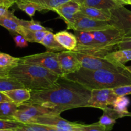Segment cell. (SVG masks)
Wrapping results in <instances>:
<instances>
[{
  "label": "cell",
  "mask_w": 131,
  "mask_h": 131,
  "mask_svg": "<svg viewBox=\"0 0 131 131\" xmlns=\"http://www.w3.org/2000/svg\"><path fill=\"white\" fill-rule=\"evenodd\" d=\"M126 68H127V70H128V71H129L131 73V66H126Z\"/></svg>",
  "instance_id": "7bdbcfd3"
},
{
  "label": "cell",
  "mask_w": 131,
  "mask_h": 131,
  "mask_svg": "<svg viewBox=\"0 0 131 131\" xmlns=\"http://www.w3.org/2000/svg\"><path fill=\"white\" fill-rule=\"evenodd\" d=\"M80 12L84 16L96 21L109 22L111 19V12L109 10L80 6Z\"/></svg>",
  "instance_id": "ac0fdd59"
},
{
  "label": "cell",
  "mask_w": 131,
  "mask_h": 131,
  "mask_svg": "<svg viewBox=\"0 0 131 131\" xmlns=\"http://www.w3.org/2000/svg\"><path fill=\"white\" fill-rule=\"evenodd\" d=\"M48 31H31L21 26L19 34L23 36L28 42L41 44Z\"/></svg>",
  "instance_id": "cb8c5ba5"
},
{
  "label": "cell",
  "mask_w": 131,
  "mask_h": 131,
  "mask_svg": "<svg viewBox=\"0 0 131 131\" xmlns=\"http://www.w3.org/2000/svg\"><path fill=\"white\" fill-rule=\"evenodd\" d=\"M129 104L130 100L128 98L125 96H117L111 106L122 117L131 116V113L128 110Z\"/></svg>",
  "instance_id": "d4e9b609"
},
{
  "label": "cell",
  "mask_w": 131,
  "mask_h": 131,
  "mask_svg": "<svg viewBox=\"0 0 131 131\" xmlns=\"http://www.w3.org/2000/svg\"><path fill=\"white\" fill-rule=\"evenodd\" d=\"M78 60L81 64L82 68L90 70H109L113 71H126V66H118L109 62L105 58L93 55H85L80 53L75 52Z\"/></svg>",
  "instance_id": "5b68a950"
},
{
  "label": "cell",
  "mask_w": 131,
  "mask_h": 131,
  "mask_svg": "<svg viewBox=\"0 0 131 131\" xmlns=\"http://www.w3.org/2000/svg\"><path fill=\"white\" fill-rule=\"evenodd\" d=\"M117 1L123 6L125 5H128V0H117Z\"/></svg>",
  "instance_id": "60d3db41"
},
{
  "label": "cell",
  "mask_w": 131,
  "mask_h": 131,
  "mask_svg": "<svg viewBox=\"0 0 131 131\" xmlns=\"http://www.w3.org/2000/svg\"><path fill=\"white\" fill-rule=\"evenodd\" d=\"M80 5L71 0L58 7L54 12H56L66 23L68 30H71L75 15L80 11Z\"/></svg>",
  "instance_id": "4fadbf2b"
},
{
  "label": "cell",
  "mask_w": 131,
  "mask_h": 131,
  "mask_svg": "<svg viewBox=\"0 0 131 131\" xmlns=\"http://www.w3.org/2000/svg\"><path fill=\"white\" fill-rule=\"evenodd\" d=\"M18 109V106L12 102H0V118L5 119L15 120L14 115Z\"/></svg>",
  "instance_id": "4316f807"
},
{
  "label": "cell",
  "mask_w": 131,
  "mask_h": 131,
  "mask_svg": "<svg viewBox=\"0 0 131 131\" xmlns=\"http://www.w3.org/2000/svg\"><path fill=\"white\" fill-rule=\"evenodd\" d=\"M22 124L23 123L16 120L5 119L0 118V130H10L13 131L22 125Z\"/></svg>",
  "instance_id": "4dcf8cb0"
},
{
  "label": "cell",
  "mask_w": 131,
  "mask_h": 131,
  "mask_svg": "<svg viewBox=\"0 0 131 131\" xmlns=\"http://www.w3.org/2000/svg\"><path fill=\"white\" fill-rule=\"evenodd\" d=\"M74 34L76 36L77 40V46L75 50L80 48H91L99 45L94 40V36H93L92 32L75 30Z\"/></svg>",
  "instance_id": "7402d4cb"
},
{
  "label": "cell",
  "mask_w": 131,
  "mask_h": 131,
  "mask_svg": "<svg viewBox=\"0 0 131 131\" xmlns=\"http://www.w3.org/2000/svg\"><path fill=\"white\" fill-rule=\"evenodd\" d=\"M128 5H131V0H128Z\"/></svg>",
  "instance_id": "f6af8a7d"
},
{
  "label": "cell",
  "mask_w": 131,
  "mask_h": 131,
  "mask_svg": "<svg viewBox=\"0 0 131 131\" xmlns=\"http://www.w3.org/2000/svg\"><path fill=\"white\" fill-rule=\"evenodd\" d=\"M47 114H57L51 109L39 105L25 103L18 107V109L14 115V118L15 120L21 123H31L37 117Z\"/></svg>",
  "instance_id": "8992f818"
},
{
  "label": "cell",
  "mask_w": 131,
  "mask_h": 131,
  "mask_svg": "<svg viewBox=\"0 0 131 131\" xmlns=\"http://www.w3.org/2000/svg\"><path fill=\"white\" fill-rule=\"evenodd\" d=\"M48 126L37 123H23L13 131H47Z\"/></svg>",
  "instance_id": "f546056e"
},
{
  "label": "cell",
  "mask_w": 131,
  "mask_h": 131,
  "mask_svg": "<svg viewBox=\"0 0 131 131\" xmlns=\"http://www.w3.org/2000/svg\"><path fill=\"white\" fill-rule=\"evenodd\" d=\"M19 23L23 27L31 31H53L52 29L45 27L41 25V23L34 20L26 21V20L19 19Z\"/></svg>",
  "instance_id": "f1b7e54d"
},
{
  "label": "cell",
  "mask_w": 131,
  "mask_h": 131,
  "mask_svg": "<svg viewBox=\"0 0 131 131\" xmlns=\"http://www.w3.org/2000/svg\"><path fill=\"white\" fill-rule=\"evenodd\" d=\"M128 37H131V32H130V35H129V36H128Z\"/></svg>",
  "instance_id": "bcb514c9"
},
{
  "label": "cell",
  "mask_w": 131,
  "mask_h": 131,
  "mask_svg": "<svg viewBox=\"0 0 131 131\" xmlns=\"http://www.w3.org/2000/svg\"><path fill=\"white\" fill-rule=\"evenodd\" d=\"M2 1L10 8V7H12L14 3H17V2L18 0H2Z\"/></svg>",
  "instance_id": "f35d334b"
},
{
  "label": "cell",
  "mask_w": 131,
  "mask_h": 131,
  "mask_svg": "<svg viewBox=\"0 0 131 131\" xmlns=\"http://www.w3.org/2000/svg\"><path fill=\"white\" fill-rule=\"evenodd\" d=\"M9 8L7 5L5 4L2 0H0V17L7 14L9 11Z\"/></svg>",
  "instance_id": "d590c367"
},
{
  "label": "cell",
  "mask_w": 131,
  "mask_h": 131,
  "mask_svg": "<svg viewBox=\"0 0 131 131\" xmlns=\"http://www.w3.org/2000/svg\"><path fill=\"white\" fill-rule=\"evenodd\" d=\"M31 123L43 125L55 128L57 131H81L80 123L69 122L59 114H47L37 117Z\"/></svg>",
  "instance_id": "52a82bcc"
},
{
  "label": "cell",
  "mask_w": 131,
  "mask_h": 131,
  "mask_svg": "<svg viewBox=\"0 0 131 131\" xmlns=\"http://www.w3.org/2000/svg\"><path fill=\"white\" fill-rule=\"evenodd\" d=\"M12 102V100L4 93L0 91V102Z\"/></svg>",
  "instance_id": "8d00e7d4"
},
{
  "label": "cell",
  "mask_w": 131,
  "mask_h": 131,
  "mask_svg": "<svg viewBox=\"0 0 131 131\" xmlns=\"http://www.w3.org/2000/svg\"><path fill=\"white\" fill-rule=\"evenodd\" d=\"M131 49V37H126L118 45V50Z\"/></svg>",
  "instance_id": "e575fe53"
},
{
  "label": "cell",
  "mask_w": 131,
  "mask_h": 131,
  "mask_svg": "<svg viewBox=\"0 0 131 131\" xmlns=\"http://www.w3.org/2000/svg\"><path fill=\"white\" fill-rule=\"evenodd\" d=\"M105 59L118 66H123L125 64L131 60V49L116 50L105 57Z\"/></svg>",
  "instance_id": "e0dca14e"
},
{
  "label": "cell",
  "mask_w": 131,
  "mask_h": 131,
  "mask_svg": "<svg viewBox=\"0 0 131 131\" xmlns=\"http://www.w3.org/2000/svg\"><path fill=\"white\" fill-rule=\"evenodd\" d=\"M19 64L39 66L54 73L60 77H62L58 62L57 52L47 51L34 55H26L20 57Z\"/></svg>",
  "instance_id": "277c9868"
},
{
  "label": "cell",
  "mask_w": 131,
  "mask_h": 131,
  "mask_svg": "<svg viewBox=\"0 0 131 131\" xmlns=\"http://www.w3.org/2000/svg\"><path fill=\"white\" fill-rule=\"evenodd\" d=\"M82 85L89 90L95 89H113L131 85V73L109 70H90L81 68L79 71L62 77Z\"/></svg>",
  "instance_id": "7a4b0ae2"
},
{
  "label": "cell",
  "mask_w": 131,
  "mask_h": 131,
  "mask_svg": "<svg viewBox=\"0 0 131 131\" xmlns=\"http://www.w3.org/2000/svg\"><path fill=\"white\" fill-rule=\"evenodd\" d=\"M79 128L81 131H107L105 127L100 125L98 122L90 125L80 123Z\"/></svg>",
  "instance_id": "1f68e13d"
},
{
  "label": "cell",
  "mask_w": 131,
  "mask_h": 131,
  "mask_svg": "<svg viewBox=\"0 0 131 131\" xmlns=\"http://www.w3.org/2000/svg\"><path fill=\"white\" fill-rule=\"evenodd\" d=\"M114 28L107 21H99L92 19L86 16H84L79 11L75 16L73 24L71 27V30L77 31H101Z\"/></svg>",
  "instance_id": "9c48e42d"
},
{
  "label": "cell",
  "mask_w": 131,
  "mask_h": 131,
  "mask_svg": "<svg viewBox=\"0 0 131 131\" xmlns=\"http://www.w3.org/2000/svg\"><path fill=\"white\" fill-rule=\"evenodd\" d=\"M8 77L18 80L31 93L51 88L60 77L41 66L25 64H19L14 68Z\"/></svg>",
  "instance_id": "3957f363"
},
{
  "label": "cell",
  "mask_w": 131,
  "mask_h": 131,
  "mask_svg": "<svg viewBox=\"0 0 131 131\" xmlns=\"http://www.w3.org/2000/svg\"><path fill=\"white\" fill-rule=\"evenodd\" d=\"M103 111V114L100 118L98 123L104 126L107 131H110L113 128L117 119L123 117L112 107L110 108L108 107L106 109H104Z\"/></svg>",
  "instance_id": "ffe728a7"
},
{
  "label": "cell",
  "mask_w": 131,
  "mask_h": 131,
  "mask_svg": "<svg viewBox=\"0 0 131 131\" xmlns=\"http://www.w3.org/2000/svg\"><path fill=\"white\" fill-rule=\"evenodd\" d=\"M0 26L8 30L12 34H19L21 26L19 23V18L14 16L13 12L8 11L6 15L0 17Z\"/></svg>",
  "instance_id": "d6986e66"
},
{
  "label": "cell",
  "mask_w": 131,
  "mask_h": 131,
  "mask_svg": "<svg viewBox=\"0 0 131 131\" xmlns=\"http://www.w3.org/2000/svg\"><path fill=\"white\" fill-rule=\"evenodd\" d=\"M0 131H12L10 130H0Z\"/></svg>",
  "instance_id": "ee69618b"
},
{
  "label": "cell",
  "mask_w": 131,
  "mask_h": 131,
  "mask_svg": "<svg viewBox=\"0 0 131 131\" xmlns=\"http://www.w3.org/2000/svg\"><path fill=\"white\" fill-rule=\"evenodd\" d=\"M28 46V41L25 39V37L23 36V38L21 39V42H20L19 45V48H25L26 47Z\"/></svg>",
  "instance_id": "ab89813d"
},
{
  "label": "cell",
  "mask_w": 131,
  "mask_h": 131,
  "mask_svg": "<svg viewBox=\"0 0 131 131\" xmlns=\"http://www.w3.org/2000/svg\"><path fill=\"white\" fill-rule=\"evenodd\" d=\"M117 96L113 89H95L91 91V96L88 101V107L106 109L111 106Z\"/></svg>",
  "instance_id": "30bf717a"
},
{
  "label": "cell",
  "mask_w": 131,
  "mask_h": 131,
  "mask_svg": "<svg viewBox=\"0 0 131 131\" xmlns=\"http://www.w3.org/2000/svg\"><path fill=\"white\" fill-rule=\"evenodd\" d=\"M3 93L18 107L26 103L31 98V92L25 88L13 89Z\"/></svg>",
  "instance_id": "44dd1931"
},
{
  "label": "cell",
  "mask_w": 131,
  "mask_h": 131,
  "mask_svg": "<svg viewBox=\"0 0 131 131\" xmlns=\"http://www.w3.org/2000/svg\"><path fill=\"white\" fill-rule=\"evenodd\" d=\"M24 88L23 85L16 79L7 77H0V91L5 92L13 89Z\"/></svg>",
  "instance_id": "83f0119b"
},
{
  "label": "cell",
  "mask_w": 131,
  "mask_h": 131,
  "mask_svg": "<svg viewBox=\"0 0 131 131\" xmlns=\"http://www.w3.org/2000/svg\"><path fill=\"white\" fill-rule=\"evenodd\" d=\"M57 59L62 77L76 72L82 68L80 62L73 51L57 52Z\"/></svg>",
  "instance_id": "7c38bea8"
},
{
  "label": "cell",
  "mask_w": 131,
  "mask_h": 131,
  "mask_svg": "<svg viewBox=\"0 0 131 131\" xmlns=\"http://www.w3.org/2000/svg\"><path fill=\"white\" fill-rule=\"evenodd\" d=\"M54 38L66 51H73L77 46V40L75 34L66 30L55 34Z\"/></svg>",
  "instance_id": "2e32d148"
},
{
  "label": "cell",
  "mask_w": 131,
  "mask_h": 131,
  "mask_svg": "<svg viewBox=\"0 0 131 131\" xmlns=\"http://www.w3.org/2000/svg\"><path fill=\"white\" fill-rule=\"evenodd\" d=\"M111 19L109 23L111 26L123 31L126 37L131 32V11L124 6L116 7L111 10Z\"/></svg>",
  "instance_id": "ba28073f"
},
{
  "label": "cell",
  "mask_w": 131,
  "mask_h": 131,
  "mask_svg": "<svg viewBox=\"0 0 131 131\" xmlns=\"http://www.w3.org/2000/svg\"><path fill=\"white\" fill-rule=\"evenodd\" d=\"M113 90L117 96H126L131 94V85L117 87L113 88Z\"/></svg>",
  "instance_id": "d6a6232c"
},
{
  "label": "cell",
  "mask_w": 131,
  "mask_h": 131,
  "mask_svg": "<svg viewBox=\"0 0 131 131\" xmlns=\"http://www.w3.org/2000/svg\"><path fill=\"white\" fill-rule=\"evenodd\" d=\"M80 6L102 10H111L123 6L117 0H73Z\"/></svg>",
  "instance_id": "5bb4252c"
},
{
  "label": "cell",
  "mask_w": 131,
  "mask_h": 131,
  "mask_svg": "<svg viewBox=\"0 0 131 131\" xmlns=\"http://www.w3.org/2000/svg\"><path fill=\"white\" fill-rule=\"evenodd\" d=\"M41 45H43L46 50L53 52H61L66 51L54 38V34L52 31H48L42 40Z\"/></svg>",
  "instance_id": "484cf974"
},
{
  "label": "cell",
  "mask_w": 131,
  "mask_h": 131,
  "mask_svg": "<svg viewBox=\"0 0 131 131\" xmlns=\"http://www.w3.org/2000/svg\"><path fill=\"white\" fill-rule=\"evenodd\" d=\"M16 5L21 10L25 12L30 17H33L37 11L42 12L43 10H46L42 6L26 0H18Z\"/></svg>",
  "instance_id": "603a6c76"
},
{
  "label": "cell",
  "mask_w": 131,
  "mask_h": 131,
  "mask_svg": "<svg viewBox=\"0 0 131 131\" xmlns=\"http://www.w3.org/2000/svg\"><path fill=\"white\" fill-rule=\"evenodd\" d=\"M70 1L71 0H47L46 3L47 10L55 11V10L58 7Z\"/></svg>",
  "instance_id": "836d02e7"
},
{
  "label": "cell",
  "mask_w": 131,
  "mask_h": 131,
  "mask_svg": "<svg viewBox=\"0 0 131 131\" xmlns=\"http://www.w3.org/2000/svg\"><path fill=\"white\" fill-rule=\"evenodd\" d=\"M47 131H57V130L55 128H53V127H48V130Z\"/></svg>",
  "instance_id": "b9f144b4"
},
{
  "label": "cell",
  "mask_w": 131,
  "mask_h": 131,
  "mask_svg": "<svg viewBox=\"0 0 131 131\" xmlns=\"http://www.w3.org/2000/svg\"><path fill=\"white\" fill-rule=\"evenodd\" d=\"M22 38L23 36H21V35L20 34H16L15 35L14 37V40L15 43H16V46H17V47H19V45L20 42H21Z\"/></svg>",
  "instance_id": "74e56055"
},
{
  "label": "cell",
  "mask_w": 131,
  "mask_h": 131,
  "mask_svg": "<svg viewBox=\"0 0 131 131\" xmlns=\"http://www.w3.org/2000/svg\"><path fill=\"white\" fill-rule=\"evenodd\" d=\"M20 62V57L0 53V77H7L11 70Z\"/></svg>",
  "instance_id": "9a60e30c"
},
{
  "label": "cell",
  "mask_w": 131,
  "mask_h": 131,
  "mask_svg": "<svg viewBox=\"0 0 131 131\" xmlns=\"http://www.w3.org/2000/svg\"><path fill=\"white\" fill-rule=\"evenodd\" d=\"M91 91L82 85L60 77L51 88L31 93L26 104H37L60 114L68 109L88 107Z\"/></svg>",
  "instance_id": "6da1fadb"
},
{
  "label": "cell",
  "mask_w": 131,
  "mask_h": 131,
  "mask_svg": "<svg viewBox=\"0 0 131 131\" xmlns=\"http://www.w3.org/2000/svg\"><path fill=\"white\" fill-rule=\"evenodd\" d=\"M92 33L96 42L103 46H116L125 37L123 31L115 28Z\"/></svg>",
  "instance_id": "8fae6325"
}]
</instances>
